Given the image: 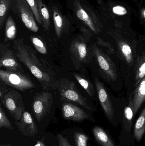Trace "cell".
Returning a JSON list of instances; mask_svg holds the SVG:
<instances>
[{"label":"cell","mask_w":145,"mask_h":146,"mask_svg":"<svg viewBox=\"0 0 145 146\" xmlns=\"http://www.w3.org/2000/svg\"><path fill=\"white\" fill-rule=\"evenodd\" d=\"M12 48L18 60L39 81L43 90H57V80H55L53 74L40 62L35 50L25 43L24 38L14 40Z\"/></svg>","instance_id":"cell-1"},{"label":"cell","mask_w":145,"mask_h":146,"mask_svg":"<svg viewBox=\"0 0 145 146\" xmlns=\"http://www.w3.org/2000/svg\"><path fill=\"white\" fill-rule=\"evenodd\" d=\"M56 88L60 99L77 103L85 109L91 110L86 98L80 92L73 82L66 78H60L57 80Z\"/></svg>","instance_id":"cell-2"},{"label":"cell","mask_w":145,"mask_h":146,"mask_svg":"<svg viewBox=\"0 0 145 146\" xmlns=\"http://www.w3.org/2000/svg\"><path fill=\"white\" fill-rule=\"evenodd\" d=\"M0 82L10 88L21 92L28 91L36 87L26 74L19 72L1 69Z\"/></svg>","instance_id":"cell-3"},{"label":"cell","mask_w":145,"mask_h":146,"mask_svg":"<svg viewBox=\"0 0 145 146\" xmlns=\"http://www.w3.org/2000/svg\"><path fill=\"white\" fill-rule=\"evenodd\" d=\"M0 101L15 121L20 120L25 110L22 96L20 93L13 88H9L8 92Z\"/></svg>","instance_id":"cell-4"},{"label":"cell","mask_w":145,"mask_h":146,"mask_svg":"<svg viewBox=\"0 0 145 146\" xmlns=\"http://www.w3.org/2000/svg\"><path fill=\"white\" fill-rule=\"evenodd\" d=\"M10 10L19 17L28 30L35 33L38 31L36 21L26 0H12Z\"/></svg>","instance_id":"cell-5"},{"label":"cell","mask_w":145,"mask_h":146,"mask_svg":"<svg viewBox=\"0 0 145 146\" xmlns=\"http://www.w3.org/2000/svg\"><path fill=\"white\" fill-rule=\"evenodd\" d=\"M53 104L52 94L48 92L37 93L33 99L32 111L37 121L41 122L48 115Z\"/></svg>","instance_id":"cell-6"},{"label":"cell","mask_w":145,"mask_h":146,"mask_svg":"<svg viewBox=\"0 0 145 146\" xmlns=\"http://www.w3.org/2000/svg\"><path fill=\"white\" fill-rule=\"evenodd\" d=\"M70 51L75 68L79 69L82 64L89 62L87 45L83 37L78 36L72 40L70 45Z\"/></svg>","instance_id":"cell-7"},{"label":"cell","mask_w":145,"mask_h":146,"mask_svg":"<svg viewBox=\"0 0 145 146\" xmlns=\"http://www.w3.org/2000/svg\"><path fill=\"white\" fill-rule=\"evenodd\" d=\"M14 50L9 44L3 43L0 45V67L6 70L24 72V69L19 63Z\"/></svg>","instance_id":"cell-8"},{"label":"cell","mask_w":145,"mask_h":146,"mask_svg":"<svg viewBox=\"0 0 145 146\" xmlns=\"http://www.w3.org/2000/svg\"><path fill=\"white\" fill-rule=\"evenodd\" d=\"M61 111L63 117L69 121L81 122L90 118L89 115L83 109L70 103H63Z\"/></svg>","instance_id":"cell-9"},{"label":"cell","mask_w":145,"mask_h":146,"mask_svg":"<svg viewBox=\"0 0 145 146\" xmlns=\"http://www.w3.org/2000/svg\"><path fill=\"white\" fill-rule=\"evenodd\" d=\"M51 11L55 33L57 37L60 38L64 33L69 32L70 21L56 5H52Z\"/></svg>","instance_id":"cell-10"},{"label":"cell","mask_w":145,"mask_h":146,"mask_svg":"<svg viewBox=\"0 0 145 146\" xmlns=\"http://www.w3.org/2000/svg\"><path fill=\"white\" fill-rule=\"evenodd\" d=\"M92 51L100 67L113 80H116L115 69L110 58L95 45L92 47Z\"/></svg>","instance_id":"cell-11"},{"label":"cell","mask_w":145,"mask_h":146,"mask_svg":"<svg viewBox=\"0 0 145 146\" xmlns=\"http://www.w3.org/2000/svg\"><path fill=\"white\" fill-rule=\"evenodd\" d=\"M15 123L20 132L25 136L34 137L37 133L35 122L28 111H24L20 120Z\"/></svg>","instance_id":"cell-12"},{"label":"cell","mask_w":145,"mask_h":146,"mask_svg":"<svg viewBox=\"0 0 145 146\" xmlns=\"http://www.w3.org/2000/svg\"><path fill=\"white\" fill-rule=\"evenodd\" d=\"M72 9L76 17L79 20L87 26L93 32L95 33H97L98 30L92 16L89 13L87 10L85 8V6L80 0H74L73 1Z\"/></svg>","instance_id":"cell-13"},{"label":"cell","mask_w":145,"mask_h":146,"mask_svg":"<svg viewBox=\"0 0 145 146\" xmlns=\"http://www.w3.org/2000/svg\"><path fill=\"white\" fill-rule=\"evenodd\" d=\"M95 86L101 106L108 118L112 119L114 117V110L112 103L104 86L98 80L96 79Z\"/></svg>","instance_id":"cell-14"},{"label":"cell","mask_w":145,"mask_h":146,"mask_svg":"<svg viewBox=\"0 0 145 146\" xmlns=\"http://www.w3.org/2000/svg\"><path fill=\"white\" fill-rule=\"evenodd\" d=\"M129 100L133 103L134 114H136L145 101V76L136 86Z\"/></svg>","instance_id":"cell-15"},{"label":"cell","mask_w":145,"mask_h":146,"mask_svg":"<svg viewBox=\"0 0 145 146\" xmlns=\"http://www.w3.org/2000/svg\"><path fill=\"white\" fill-rule=\"evenodd\" d=\"M95 139L102 146H115L106 132L100 127L96 126L93 129Z\"/></svg>","instance_id":"cell-16"},{"label":"cell","mask_w":145,"mask_h":146,"mask_svg":"<svg viewBox=\"0 0 145 146\" xmlns=\"http://www.w3.org/2000/svg\"><path fill=\"white\" fill-rule=\"evenodd\" d=\"M17 27L14 20L11 15H8L5 23L4 43L14 40L17 35Z\"/></svg>","instance_id":"cell-17"},{"label":"cell","mask_w":145,"mask_h":146,"mask_svg":"<svg viewBox=\"0 0 145 146\" xmlns=\"http://www.w3.org/2000/svg\"><path fill=\"white\" fill-rule=\"evenodd\" d=\"M39 13L42 22V26L46 31H49L51 26V18L47 7L43 0H37Z\"/></svg>","instance_id":"cell-18"},{"label":"cell","mask_w":145,"mask_h":146,"mask_svg":"<svg viewBox=\"0 0 145 146\" xmlns=\"http://www.w3.org/2000/svg\"><path fill=\"white\" fill-rule=\"evenodd\" d=\"M145 131V107L142 110L135 126L134 136L137 141H139L141 139Z\"/></svg>","instance_id":"cell-19"},{"label":"cell","mask_w":145,"mask_h":146,"mask_svg":"<svg viewBox=\"0 0 145 146\" xmlns=\"http://www.w3.org/2000/svg\"><path fill=\"white\" fill-rule=\"evenodd\" d=\"M12 0H0V29H2L8 16Z\"/></svg>","instance_id":"cell-20"},{"label":"cell","mask_w":145,"mask_h":146,"mask_svg":"<svg viewBox=\"0 0 145 146\" xmlns=\"http://www.w3.org/2000/svg\"><path fill=\"white\" fill-rule=\"evenodd\" d=\"M74 77L77 82L83 88L87 93L92 97L94 94V88L93 84L81 74L75 73L73 74Z\"/></svg>","instance_id":"cell-21"},{"label":"cell","mask_w":145,"mask_h":146,"mask_svg":"<svg viewBox=\"0 0 145 146\" xmlns=\"http://www.w3.org/2000/svg\"><path fill=\"white\" fill-rule=\"evenodd\" d=\"M119 47L127 62L129 64L133 63V52L130 46L127 43L121 42L119 43Z\"/></svg>","instance_id":"cell-22"},{"label":"cell","mask_w":145,"mask_h":146,"mask_svg":"<svg viewBox=\"0 0 145 146\" xmlns=\"http://www.w3.org/2000/svg\"><path fill=\"white\" fill-rule=\"evenodd\" d=\"M30 38L35 48L39 53L43 55L47 54V47L41 39L34 36H31L30 37Z\"/></svg>","instance_id":"cell-23"},{"label":"cell","mask_w":145,"mask_h":146,"mask_svg":"<svg viewBox=\"0 0 145 146\" xmlns=\"http://www.w3.org/2000/svg\"><path fill=\"white\" fill-rule=\"evenodd\" d=\"M6 128L13 131L14 129L11 122L9 120L1 105L0 106V129Z\"/></svg>","instance_id":"cell-24"},{"label":"cell","mask_w":145,"mask_h":146,"mask_svg":"<svg viewBox=\"0 0 145 146\" xmlns=\"http://www.w3.org/2000/svg\"><path fill=\"white\" fill-rule=\"evenodd\" d=\"M33 12L36 21L39 25H42L37 5V0H26Z\"/></svg>","instance_id":"cell-25"},{"label":"cell","mask_w":145,"mask_h":146,"mask_svg":"<svg viewBox=\"0 0 145 146\" xmlns=\"http://www.w3.org/2000/svg\"><path fill=\"white\" fill-rule=\"evenodd\" d=\"M74 138L76 146H88L89 137L85 134L75 132L74 134Z\"/></svg>","instance_id":"cell-26"},{"label":"cell","mask_w":145,"mask_h":146,"mask_svg":"<svg viewBox=\"0 0 145 146\" xmlns=\"http://www.w3.org/2000/svg\"><path fill=\"white\" fill-rule=\"evenodd\" d=\"M134 114V112L133 103L131 100H129V104L128 106H126L124 109V115L125 119L129 122L131 123L133 120Z\"/></svg>","instance_id":"cell-27"},{"label":"cell","mask_w":145,"mask_h":146,"mask_svg":"<svg viewBox=\"0 0 145 146\" xmlns=\"http://www.w3.org/2000/svg\"><path fill=\"white\" fill-rule=\"evenodd\" d=\"M145 76V61L141 63L138 67L135 74V86H137L140 82Z\"/></svg>","instance_id":"cell-28"},{"label":"cell","mask_w":145,"mask_h":146,"mask_svg":"<svg viewBox=\"0 0 145 146\" xmlns=\"http://www.w3.org/2000/svg\"><path fill=\"white\" fill-rule=\"evenodd\" d=\"M57 138L58 141L59 146H71L67 139L61 135H58Z\"/></svg>","instance_id":"cell-29"},{"label":"cell","mask_w":145,"mask_h":146,"mask_svg":"<svg viewBox=\"0 0 145 146\" xmlns=\"http://www.w3.org/2000/svg\"><path fill=\"white\" fill-rule=\"evenodd\" d=\"M113 11L116 14L124 15L127 13V10L125 8L121 6H116L113 8Z\"/></svg>","instance_id":"cell-30"},{"label":"cell","mask_w":145,"mask_h":146,"mask_svg":"<svg viewBox=\"0 0 145 146\" xmlns=\"http://www.w3.org/2000/svg\"><path fill=\"white\" fill-rule=\"evenodd\" d=\"M9 88L3 82H0V100L3 98L6 93L8 92Z\"/></svg>","instance_id":"cell-31"},{"label":"cell","mask_w":145,"mask_h":146,"mask_svg":"<svg viewBox=\"0 0 145 146\" xmlns=\"http://www.w3.org/2000/svg\"><path fill=\"white\" fill-rule=\"evenodd\" d=\"M34 146H45V144L41 141H38L37 142V144H36Z\"/></svg>","instance_id":"cell-32"},{"label":"cell","mask_w":145,"mask_h":146,"mask_svg":"<svg viewBox=\"0 0 145 146\" xmlns=\"http://www.w3.org/2000/svg\"><path fill=\"white\" fill-rule=\"evenodd\" d=\"M144 18H145V10H144Z\"/></svg>","instance_id":"cell-33"},{"label":"cell","mask_w":145,"mask_h":146,"mask_svg":"<svg viewBox=\"0 0 145 146\" xmlns=\"http://www.w3.org/2000/svg\"><path fill=\"white\" fill-rule=\"evenodd\" d=\"M1 146H7L1 145Z\"/></svg>","instance_id":"cell-34"}]
</instances>
